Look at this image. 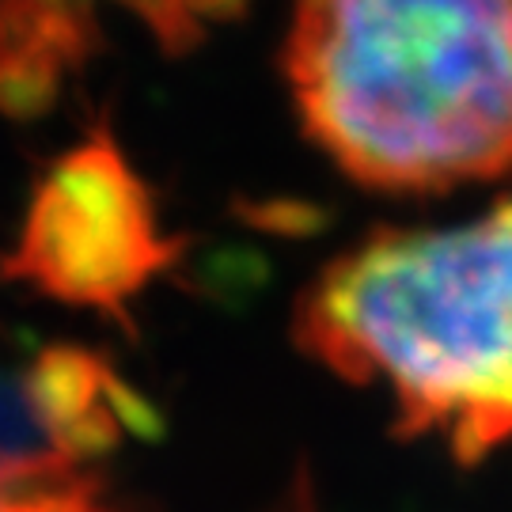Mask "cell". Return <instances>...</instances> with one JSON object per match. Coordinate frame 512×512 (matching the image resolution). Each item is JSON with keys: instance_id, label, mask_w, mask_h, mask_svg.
<instances>
[{"instance_id": "obj_1", "label": "cell", "mask_w": 512, "mask_h": 512, "mask_svg": "<svg viewBox=\"0 0 512 512\" xmlns=\"http://www.w3.org/2000/svg\"><path fill=\"white\" fill-rule=\"evenodd\" d=\"M285 73L357 183L433 194L512 171V0H296Z\"/></svg>"}, {"instance_id": "obj_2", "label": "cell", "mask_w": 512, "mask_h": 512, "mask_svg": "<svg viewBox=\"0 0 512 512\" xmlns=\"http://www.w3.org/2000/svg\"><path fill=\"white\" fill-rule=\"evenodd\" d=\"M296 338L353 384L384 387L395 429L459 463L512 440V198L452 232H380L300 300Z\"/></svg>"}, {"instance_id": "obj_3", "label": "cell", "mask_w": 512, "mask_h": 512, "mask_svg": "<svg viewBox=\"0 0 512 512\" xmlns=\"http://www.w3.org/2000/svg\"><path fill=\"white\" fill-rule=\"evenodd\" d=\"M171 258L175 243L156 232L148 186L107 133H95L38 183L4 274L65 304L118 315Z\"/></svg>"}, {"instance_id": "obj_4", "label": "cell", "mask_w": 512, "mask_h": 512, "mask_svg": "<svg viewBox=\"0 0 512 512\" xmlns=\"http://www.w3.org/2000/svg\"><path fill=\"white\" fill-rule=\"evenodd\" d=\"M148 406L88 349L31 346L0 327V486L95 475Z\"/></svg>"}, {"instance_id": "obj_5", "label": "cell", "mask_w": 512, "mask_h": 512, "mask_svg": "<svg viewBox=\"0 0 512 512\" xmlns=\"http://www.w3.org/2000/svg\"><path fill=\"white\" fill-rule=\"evenodd\" d=\"M0 512H126L103 490V478H61L0 486Z\"/></svg>"}]
</instances>
